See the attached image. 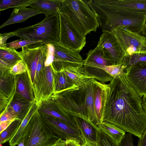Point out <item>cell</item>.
<instances>
[{"mask_svg": "<svg viewBox=\"0 0 146 146\" xmlns=\"http://www.w3.org/2000/svg\"><path fill=\"white\" fill-rule=\"evenodd\" d=\"M109 85L103 121L140 138L146 130V115L141 97L127 80L125 73L113 78Z\"/></svg>", "mask_w": 146, "mask_h": 146, "instance_id": "obj_1", "label": "cell"}, {"mask_svg": "<svg viewBox=\"0 0 146 146\" xmlns=\"http://www.w3.org/2000/svg\"><path fill=\"white\" fill-rule=\"evenodd\" d=\"M88 5L94 12L102 32H110L114 28H123L142 33L146 22V15L114 10L98 5L93 0Z\"/></svg>", "mask_w": 146, "mask_h": 146, "instance_id": "obj_2", "label": "cell"}, {"mask_svg": "<svg viewBox=\"0 0 146 146\" xmlns=\"http://www.w3.org/2000/svg\"><path fill=\"white\" fill-rule=\"evenodd\" d=\"M89 1L62 0L60 10L85 36L92 31L96 32L99 26L94 12L88 5Z\"/></svg>", "mask_w": 146, "mask_h": 146, "instance_id": "obj_3", "label": "cell"}, {"mask_svg": "<svg viewBox=\"0 0 146 146\" xmlns=\"http://www.w3.org/2000/svg\"><path fill=\"white\" fill-rule=\"evenodd\" d=\"M15 36L36 41L42 44L59 42L60 22L58 13L46 17L41 21L13 31Z\"/></svg>", "mask_w": 146, "mask_h": 146, "instance_id": "obj_4", "label": "cell"}, {"mask_svg": "<svg viewBox=\"0 0 146 146\" xmlns=\"http://www.w3.org/2000/svg\"><path fill=\"white\" fill-rule=\"evenodd\" d=\"M86 86L74 85L58 91L57 104L58 108L67 114L89 123L86 106Z\"/></svg>", "mask_w": 146, "mask_h": 146, "instance_id": "obj_5", "label": "cell"}, {"mask_svg": "<svg viewBox=\"0 0 146 146\" xmlns=\"http://www.w3.org/2000/svg\"><path fill=\"white\" fill-rule=\"evenodd\" d=\"M59 138L48 128L42 116L36 112L28 125L25 146H50Z\"/></svg>", "mask_w": 146, "mask_h": 146, "instance_id": "obj_6", "label": "cell"}, {"mask_svg": "<svg viewBox=\"0 0 146 146\" xmlns=\"http://www.w3.org/2000/svg\"><path fill=\"white\" fill-rule=\"evenodd\" d=\"M114 37L124 57L140 53L146 54V37L123 28H115L110 32Z\"/></svg>", "mask_w": 146, "mask_h": 146, "instance_id": "obj_7", "label": "cell"}, {"mask_svg": "<svg viewBox=\"0 0 146 146\" xmlns=\"http://www.w3.org/2000/svg\"><path fill=\"white\" fill-rule=\"evenodd\" d=\"M58 13L60 22L59 43L79 52L85 45L86 36L78 30L66 14L60 12Z\"/></svg>", "mask_w": 146, "mask_h": 146, "instance_id": "obj_8", "label": "cell"}, {"mask_svg": "<svg viewBox=\"0 0 146 146\" xmlns=\"http://www.w3.org/2000/svg\"><path fill=\"white\" fill-rule=\"evenodd\" d=\"M42 116L48 128L59 138L65 141L76 140L81 145L83 143L84 138L77 127L51 116L43 114Z\"/></svg>", "mask_w": 146, "mask_h": 146, "instance_id": "obj_9", "label": "cell"}, {"mask_svg": "<svg viewBox=\"0 0 146 146\" xmlns=\"http://www.w3.org/2000/svg\"><path fill=\"white\" fill-rule=\"evenodd\" d=\"M97 45L101 50L104 58L113 65L121 64L124 57L123 53L116 40L110 32H103Z\"/></svg>", "mask_w": 146, "mask_h": 146, "instance_id": "obj_10", "label": "cell"}, {"mask_svg": "<svg viewBox=\"0 0 146 146\" xmlns=\"http://www.w3.org/2000/svg\"><path fill=\"white\" fill-rule=\"evenodd\" d=\"M51 44L53 48V62L61 66L84 65V60L79 52L66 47L59 42Z\"/></svg>", "mask_w": 146, "mask_h": 146, "instance_id": "obj_11", "label": "cell"}, {"mask_svg": "<svg viewBox=\"0 0 146 146\" xmlns=\"http://www.w3.org/2000/svg\"><path fill=\"white\" fill-rule=\"evenodd\" d=\"M93 100L95 113L100 128L104 121L106 105L110 90L109 84L94 79Z\"/></svg>", "mask_w": 146, "mask_h": 146, "instance_id": "obj_12", "label": "cell"}, {"mask_svg": "<svg viewBox=\"0 0 146 146\" xmlns=\"http://www.w3.org/2000/svg\"><path fill=\"white\" fill-rule=\"evenodd\" d=\"M97 4L115 10L146 15V0H94Z\"/></svg>", "mask_w": 146, "mask_h": 146, "instance_id": "obj_13", "label": "cell"}, {"mask_svg": "<svg viewBox=\"0 0 146 146\" xmlns=\"http://www.w3.org/2000/svg\"><path fill=\"white\" fill-rule=\"evenodd\" d=\"M127 79L141 97L146 96V63H138L126 69Z\"/></svg>", "mask_w": 146, "mask_h": 146, "instance_id": "obj_14", "label": "cell"}, {"mask_svg": "<svg viewBox=\"0 0 146 146\" xmlns=\"http://www.w3.org/2000/svg\"><path fill=\"white\" fill-rule=\"evenodd\" d=\"M83 66H64L62 68L74 85L80 87L87 86L93 78L84 70Z\"/></svg>", "mask_w": 146, "mask_h": 146, "instance_id": "obj_15", "label": "cell"}, {"mask_svg": "<svg viewBox=\"0 0 146 146\" xmlns=\"http://www.w3.org/2000/svg\"><path fill=\"white\" fill-rule=\"evenodd\" d=\"M40 13H42L39 11L32 7L14 8L10 17L0 26V29L11 24L25 21L29 18Z\"/></svg>", "mask_w": 146, "mask_h": 146, "instance_id": "obj_16", "label": "cell"}, {"mask_svg": "<svg viewBox=\"0 0 146 146\" xmlns=\"http://www.w3.org/2000/svg\"><path fill=\"white\" fill-rule=\"evenodd\" d=\"M62 0H36L29 5L39 11L46 17L60 12Z\"/></svg>", "mask_w": 146, "mask_h": 146, "instance_id": "obj_17", "label": "cell"}, {"mask_svg": "<svg viewBox=\"0 0 146 146\" xmlns=\"http://www.w3.org/2000/svg\"><path fill=\"white\" fill-rule=\"evenodd\" d=\"M77 127L83 137L91 142H97L98 131L85 120L77 117L73 116Z\"/></svg>", "mask_w": 146, "mask_h": 146, "instance_id": "obj_18", "label": "cell"}, {"mask_svg": "<svg viewBox=\"0 0 146 146\" xmlns=\"http://www.w3.org/2000/svg\"><path fill=\"white\" fill-rule=\"evenodd\" d=\"M94 79H92L87 85L86 98V106L88 111L89 123L99 131L100 128L95 113L94 100Z\"/></svg>", "mask_w": 146, "mask_h": 146, "instance_id": "obj_19", "label": "cell"}, {"mask_svg": "<svg viewBox=\"0 0 146 146\" xmlns=\"http://www.w3.org/2000/svg\"><path fill=\"white\" fill-rule=\"evenodd\" d=\"M35 107H31L25 118L22 121L17 132L13 138L9 141L11 146H15L24 139L29 122L36 112Z\"/></svg>", "mask_w": 146, "mask_h": 146, "instance_id": "obj_20", "label": "cell"}, {"mask_svg": "<svg viewBox=\"0 0 146 146\" xmlns=\"http://www.w3.org/2000/svg\"><path fill=\"white\" fill-rule=\"evenodd\" d=\"M100 65L90 63H84L83 67L85 72L90 76L103 83L111 81L113 78L104 70Z\"/></svg>", "mask_w": 146, "mask_h": 146, "instance_id": "obj_21", "label": "cell"}, {"mask_svg": "<svg viewBox=\"0 0 146 146\" xmlns=\"http://www.w3.org/2000/svg\"><path fill=\"white\" fill-rule=\"evenodd\" d=\"M100 130L108 135L118 144L126 133L125 131L117 126L105 121L101 124Z\"/></svg>", "mask_w": 146, "mask_h": 146, "instance_id": "obj_22", "label": "cell"}, {"mask_svg": "<svg viewBox=\"0 0 146 146\" xmlns=\"http://www.w3.org/2000/svg\"><path fill=\"white\" fill-rule=\"evenodd\" d=\"M86 55V58L84 60V63H90L101 66L113 65L104 58L101 50L98 45L93 49L90 50Z\"/></svg>", "mask_w": 146, "mask_h": 146, "instance_id": "obj_23", "label": "cell"}, {"mask_svg": "<svg viewBox=\"0 0 146 146\" xmlns=\"http://www.w3.org/2000/svg\"><path fill=\"white\" fill-rule=\"evenodd\" d=\"M0 59L12 66L22 60L20 52L7 46H0Z\"/></svg>", "mask_w": 146, "mask_h": 146, "instance_id": "obj_24", "label": "cell"}, {"mask_svg": "<svg viewBox=\"0 0 146 146\" xmlns=\"http://www.w3.org/2000/svg\"><path fill=\"white\" fill-rule=\"evenodd\" d=\"M74 84L67 76L62 68L57 74L54 80V89L55 92L70 87Z\"/></svg>", "mask_w": 146, "mask_h": 146, "instance_id": "obj_25", "label": "cell"}, {"mask_svg": "<svg viewBox=\"0 0 146 146\" xmlns=\"http://www.w3.org/2000/svg\"><path fill=\"white\" fill-rule=\"evenodd\" d=\"M21 122L19 119L15 120L6 129L0 133V144L9 141L13 138L17 132Z\"/></svg>", "mask_w": 146, "mask_h": 146, "instance_id": "obj_26", "label": "cell"}, {"mask_svg": "<svg viewBox=\"0 0 146 146\" xmlns=\"http://www.w3.org/2000/svg\"><path fill=\"white\" fill-rule=\"evenodd\" d=\"M59 109L58 111L48 109H43L41 110V111L45 115L60 119L77 127L74 121L73 116Z\"/></svg>", "mask_w": 146, "mask_h": 146, "instance_id": "obj_27", "label": "cell"}, {"mask_svg": "<svg viewBox=\"0 0 146 146\" xmlns=\"http://www.w3.org/2000/svg\"><path fill=\"white\" fill-rule=\"evenodd\" d=\"M36 0H3L0 1V11L10 8L26 7Z\"/></svg>", "mask_w": 146, "mask_h": 146, "instance_id": "obj_28", "label": "cell"}, {"mask_svg": "<svg viewBox=\"0 0 146 146\" xmlns=\"http://www.w3.org/2000/svg\"><path fill=\"white\" fill-rule=\"evenodd\" d=\"M146 63V54L136 53L124 57L123 63L126 69L138 63Z\"/></svg>", "mask_w": 146, "mask_h": 146, "instance_id": "obj_29", "label": "cell"}, {"mask_svg": "<svg viewBox=\"0 0 146 146\" xmlns=\"http://www.w3.org/2000/svg\"><path fill=\"white\" fill-rule=\"evenodd\" d=\"M99 67L114 78L120 77L126 72V68L123 62L118 65Z\"/></svg>", "mask_w": 146, "mask_h": 146, "instance_id": "obj_30", "label": "cell"}, {"mask_svg": "<svg viewBox=\"0 0 146 146\" xmlns=\"http://www.w3.org/2000/svg\"><path fill=\"white\" fill-rule=\"evenodd\" d=\"M43 44L41 41H36L29 40L20 39L7 43V47L12 48L16 50L17 49L28 46L29 48L36 47L40 45Z\"/></svg>", "mask_w": 146, "mask_h": 146, "instance_id": "obj_31", "label": "cell"}, {"mask_svg": "<svg viewBox=\"0 0 146 146\" xmlns=\"http://www.w3.org/2000/svg\"><path fill=\"white\" fill-rule=\"evenodd\" d=\"M97 142L99 146H119L111 138L100 130L98 132Z\"/></svg>", "mask_w": 146, "mask_h": 146, "instance_id": "obj_32", "label": "cell"}, {"mask_svg": "<svg viewBox=\"0 0 146 146\" xmlns=\"http://www.w3.org/2000/svg\"><path fill=\"white\" fill-rule=\"evenodd\" d=\"M24 106L23 104L19 101H14L10 104L9 111L13 115L16 116L22 121L20 112Z\"/></svg>", "mask_w": 146, "mask_h": 146, "instance_id": "obj_33", "label": "cell"}, {"mask_svg": "<svg viewBox=\"0 0 146 146\" xmlns=\"http://www.w3.org/2000/svg\"><path fill=\"white\" fill-rule=\"evenodd\" d=\"M27 66L22 60L19 61L11 69L10 72L13 75L21 74L25 72L27 70Z\"/></svg>", "mask_w": 146, "mask_h": 146, "instance_id": "obj_34", "label": "cell"}, {"mask_svg": "<svg viewBox=\"0 0 146 146\" xmlns=\"http://www.w3.org/2000/svg\"><path fill=\"white\" fill-rule=\"evenodd\" d=\"M17 87L19 93L26 99L29 100L30 97L28 90L23 80L19 79L17 83Z\"/></svg>", "mask_w": 146, "mask_h": 146, "instance_id": "obj_35", "label": "cell"}, {"mask_svg": "<svg viewBox=\"0 0 146 146\" xmlns=\"http://www.w3.org/2000/svg\"><path fill=\"white\" fill-rule=\"evenodd\" d=\"M118 145L119 146H134L133 135L129 133H125Z\"/></svg>", "mask_w": 146, "mask_h": 146, "instance_id": "obj_36", "label": "cell"}, {"mask_svg": "<svg viewBox=\"0 0 146 146\" xmlns=\"http://www.w3.org/2000/svg\"><path fill=\"white\" fill-rule=\"evenodd\" d=\"M15 36L13 32L0 34V46H6V42L9 38Z\"/></svg>", "mask_w": 146, "mask_h": 146, "instance_id": "obj_37", "label": "cell"}, {"mask_svg": "<svg viewBox=\"0 0 146 146\" xmlns=\"http://www.w3.org/2000/svg\"><path fill=\"white\" fill-rule=\"evenodd\" d=\"M17 119H19L13 115L9 111L6 110L1 114L0 122Z\"/></svg>", "mask_w": 146, "mask_h": 146, "instance_id": "obj_38", "label": "cell"}, {"mask_svg": "<svg viewBox=\"0 0 146 146\" xmlns=\"http://www.w3.org/2000/svg\"><path fill=\"white\" fill-rule=\"evenodd\" d=\"M40 56L35 59L28 66L30 68L31 77L33 80H35L36 69Z\"/></svg>", "mask_w": 146, "mask_h": 146, "instance_id": "obj_39", "label": "cell"}, {"mask_svg": "<svg viewBox=\"0 0 146 146\" xmlns=\"http://www.w3.org/2000/svg\"><path fill=\"white\" fill-rule=\"evenodd\" d=\"M16 120L1 121L0 123V133L6 129L13 121Z\"/></svg>", "mask_w": 146, "mask_h": 146, "instance_id": "obj_40", "label": "cell"}, {"mask_svg": "<svg viewBox=\"0 0 146 146\" xmlns=\"http://www.w3.org/2000/svg\"><path fill=\"white\" fill-rule=\"evenodd\" d=\"M137 146H146V130L142 136L139 138Z\"/></svg>", "mask_w": 146, "mask_h": 146, "instance_id": "obj_41", "label": "cell"}, {"mask_svg": "<svg viewBox=\"0 0 146 146\" xmlns=\"http://www.w3.org/2000/svg\"><path fill=\"white\" fill-rule=\"evenodd\" d=\"M66 146H81L78 141L74 140H68L65 141Z\"/></svg>", "mask_w": 146, "mask_h": 146, "instance_id": "obj_42", "label": "cell"}, {"mask_svg": "<svg viewBox=\"0 0 146 146\" xmlns=\"http://www.w3.org/2000/svg\"><path fill=\"white\" fill-rule=\"evenodd\" d=\"M84 141L81 146H99L97 142H92L84 138Z\"/></svg>", "mask_w": 146, "mask_h": 146, "instance_id": "obj_43", "label": "cell"}, {"mask_svg": "<svg viewBox=\"0 0 146 146\" xmlns=\"http://www.w3.org/2000/svg\"><path fill=\"white\" fill-rule=\"evenodd\" d=\"M0 60L1 68L11 69L13 66L1 59H0Z\"/></svg>", "mask_w": 146, "mask_h": 146, "instance_id": "obj_44", "label": "cell"}, {"mask_svg": "<svg viewBox=\"0 0 146 146\" xmlns=\"http://www.w3.org/2000/svg\"><path fill=\"white\" fill-rule=\"evenodd\" d=\"M50 146H66V143L65 141L60 138L55 143Z\"/></svg>", "mask_w": 146, "mask_h": 146, "instance_id": "obj_45", "label": "cell"}, {"mask_svg": "<svg viewBox=\"0 0 146 146\" xmlns=\"http://www.w3.org/2000/svg\"><path fill=\"white\" fill-rule=\"evenodd\" d=\"M142 106L146 115V96H143L142 98Z\"/></svg>", "mask_w": 146, "mask_h": 146, "instance_id": "obj_46", "label": "cell"}, {"mask_svg": "<svg viewBox=\"0 0 146 146\" xmlns=\"http://www.w3.org/2000/svg\"><path fill=\"white\" fill-rule=\"evenodd\" d=\"M142 33L143 36L146 37V22Z\"/></svg>", "mask_w": 146, "mask_h": 146, "instance_id": "obj_47", "label": "cell"}, {"mask_svg": "<svg viewBox=\"0 0 146 146\" xmlns=\"http://www.w3.org/2000/svg\"><path fill=\"white\" fill-rule=\"evenodd\" d=\"M24 139L17 146H25Z\"/></svg>", "mask_w": 146, "mask_h": 146, "instance_id": "obj_48", "label": "cell"}]
</instances>
